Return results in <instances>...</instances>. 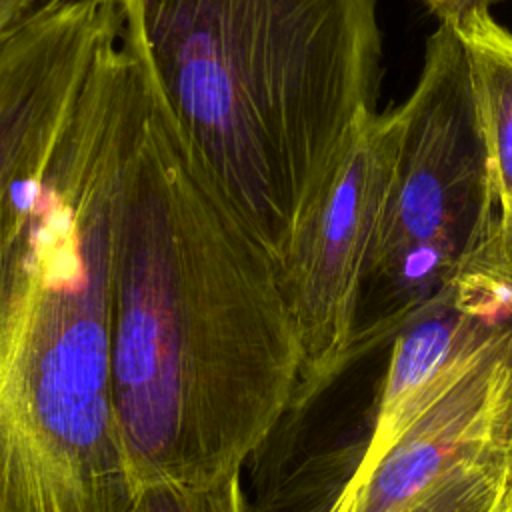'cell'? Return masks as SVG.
I'll return each instance as SVG.
<instances>
[{
    "label": "cell",
    "mask_w": 512,
    "mask_h": 512,
    "mask_svg": "<svg viewBox=\"0 0 512 512\" xmlns=\"http://www.w3.org/2000/svg\"><path fill=\"white\" fill-rule=\"evenodd\" d=\"M300 368L276 250L188 160L150 98L120 166L112 294L134 490L240 472L292 410Z\"/></svg>",
    "instance_id": "obj_1"
},
{
    "label": "cell",
    "mask_w": 512,
    "mask_h": 512,
    "mask_svg": "<svg viewBox=\"0 0 512 512\" xmlns=\"http://www.w3.org/2000/svg\"><path fill=\"white\" fill-rule=\"evenodd\" d=\"M148 102L122 50L98 54L0 270V512H130L112 294L120 166Z\"/></svg>",
    "instance_id": "obj_2"
},
{
    "label": "cell",
    "mask_w": 512,
    "mask_h": 512,
    "mask_svg": "<svg viewBox=\"0 0 512 512\" xmlns=\"http://www.w3.org/2000/svg\"><path fill=\"white\" fill-rule=\"evenodd\" d=\"M116 4L162 122L278 254L302 196L376 108L378 0Z\"/></svg>",
    "instance_id": "obj_3"
},
{
    "label": "cell",
    "mask_w": 512,
    "mask_h": 512,
    "mask_svg": "<svg viewBox=\"0 0 512 512\" xmlns=\"http://www.w3.org/2000/svg\"><path fill=\"white\" fill-rule=\"evenodd\" d=\"M392 188L372 242L362 296L374 304L356 354L410 326L450 292L460 252L490 214V174L460 36L438 24L422 70L396 108Z\"/></svg>",
    "instance_id": "obj_4"
},
{
    "label": "cell",
    "mask_w": 512,
    "mask_h": 512,
    "mask_svg": "<svg viewBox=\"0 0 512 512\" xmlns=\"http://www.w3.org/2000/svg\"><path fill=\"white\" fill-rule=\"evenodd\" d=\"M398 110H364L296 206L278 250L302 368L294 406L322 394L356 356L358 312L372 242L392 188Z\"/></svg>",
    "instance_id": "obj_5"
},
{
    "label": "cell",
    "mask_w": 512,
    "mask_h": 512,
    "mask_svg": "<svg viewBox=\"0 0 512 512\" xmlns=\"http://www.w3.org/2000/svg\"><path fill=\"white\" fill-rule=\"evenodd\" d=\"M120 36L116 0H50L0 48V270L34 178L102 46Z\"/></svg>",
    "instance_id": "obj_6"
},
{
    "label": "cell",
    "mask_w": 512,
    "mask_h": 512,
    "mask_svg": "<svg viewBox=\"0 0 512 512\" xmlns=\"http://www.w3.org/2000/svg\"><path fill=\"white\" fill-rule=\"evenodd\" d=\"M512 444V326L360 482L336 494L342 512H406L450 472Z\"/></svg>",
    "instance_id": "obj_7"
},
{
    "label": "cell",
    "mask_w": 512,
    "mask_h": 512,
    "mask_svg": "<svg viewBox=\"0 0 512 512\" xmlns=\"http://www.w3.org/2000/svg\"><path fill=\"white\" fill-rule=\"evenodd\" d=\"M504 322L434 300L394 338L364 452L346 482L360 484L390 448L490 352Z\"/></svg>",
    "instance_id": "obj_8"
},
{
    "label": "cell",
    "mask_w": 512,
    "mask_h": 512,
    "mask_svg": "<svg viewBox=\"0 0 512 512\" xmlns=\"http://www.w3.org/2000/svg\"><path fill=\"white\" fill-rule=\"evenodd\" d=\"M406 512H512V444L462 464Z\"/></svg>",
    "instance_id": "obj_9"
},
{
    "label": "cell",
    "mask_w": 512,
    "mask_h": 512,
    "mask_svg": "<svg viewBox=\"0 0 512 512\" xmlns=\"http://www.w3.org/2000/svg\"><path fill=\"white\" fill-rule=\"evenodd\" d=\"M130 512H250L240 472L208 482H148L134 490Z\"/></svg>",
    "instance_id": "obj_10"
},
{
    "label": "cell",
    "mask_w": 512,
    "mask_h": 512,
    "mask_svg": "<svg viewBox=\"0 0 512 512\" xmlns=\"http://www.w3.org/2000/svg\"><path fill=\"white\" fill-rule=\"evenodd\" d=\"M438 24L458 32L468 20L478 14L492 12V8L504 0H420Z\"/></svg>",
    "instance_id": "obj_11"
},
{
    "label": "cell",
    "mask_w": 512,
    "mask_h": 512,
    "mask_svg": "<svg viewBox=\"0 0 512 512\" xmlns=\"http://www.w3.org/2000/svg\"><path fill=\"white\" fill-rule=\"evenodd\" d=\"M50 0H0V48Z\"/></svg>",
    "instance_id": "obj_12"
},
{
    "label": "cell",
    "mask_w": 512,
    "mask_h": 512,
    "mask_svg": "<svg viewBox=\"0 0 512 512\" xmlns=\"http://www.w3.org/2000/svg\"><path fill=\"white\" fill-rule=\"evenodd\" d=\"M326 512H342V508L338 506V502L336 500H332V504L328 506V510Z\"/></svg>",
    "instance_id": "obj_13"
}]
</instances>
